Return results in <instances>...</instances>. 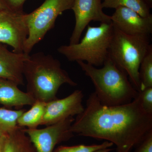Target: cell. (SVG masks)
Segmentation results:
<instances>
[{
    "mask_svg": "<svg viewBox=\"0 0 152 152\" xmlns=\"http://www.w3.org/2000/svg\"><path fill=\"white\" fill-rule=\"evenodd\" d=\"M152 130V115L142 107L139 94L129 103L107 106L94 92L89 96L84 110L71 127L79 136L110 142L116 152H131Z\"/></svg>",
    "mask_w": 152,
    "mask_h": 152,
    "instance_id": "6da1fadb",
    "label": "cell"
},
{
    "mask_svg": "<svg viewBox=\"0 0 152 152\" xmlns=\"http://www.w3.org/2000/svg\"><path fill=\"white\" fill-rule=\"evenodd\" d=\"M23 74L27 82V92L36 101L47 103L56 99L61 86L77 85L62 68L59 60L42 52L29 55L24 64Z\"/></svg>",
    "mask_w": 152,
    "mask_h": 152,
    "instance_id": "7a4b0ae2",
    "label": "cell"
},
{
    "mask_svg": "<svg viewBox=\"0 0 152 152\" xmlns=\"http://www.w3.org/2000/svg\"><path fill=\"white\" fill-rule=\"evenodd\" d=\"M77 63L92 82L94 92L102 104L122 105L129 103L138 96L139 92L131 83L126 72L110 57L100 69L84 62Z\"/></svg>",
    "mask_w": 152,
    "mask_h": 152,
    "instance_id": "3957f363",
    "label": "cell"
},
{
    "mask_svg": "<svg viewBox=\"0 0 152 152\" xmlns=\"http://www.w3.org/2000/svg\"><path fill=\"white\" fill-rule=\"evenodd\" d=\"M149 37L129 35L114 26L113 35L109 49V57L126 72L131 83L139 92L141 90L140 66L152 48Z\"/></svg>",
    "mask_w": 152,
    "mask_h": 152,
    "instance_id": "277c9868",
    "label": "cell"
},
{
    "mask_svg": "<svg viewBox=\"0 0 152 152\" xmlns=\"http://www.w3.org/2000/svg\"><path fill=\"white\" fill-rule=\"evenodd\" d=\"M114 32L112 22L99 26L88 25L84 37L74 45L59 47L58 51L70 61H83L94 66L103 65L109 56Z\"/></svg>",
    "mask_w": 152,
    "mask_h": 152,
    "instance_id": "5b68a950",
    "label": "cell"
},
{
    "mask_svg": "<svg viewBox=\"0 0 152 152\" xmlns=\"http://www.w3.org/2000/svg\"><path fill=\"white\" fill-rule=\"evenodd\" d=\"M75 0H45L32 12L26 14L28 35L23 52L30 54L33 48L54 27L57 18L63 12L72 10Z\"/></svg>",
    "mask_w": 152,
    "mask_h": 152,
    "instance_id": "8992f818",
    "label": "cell"
},
{
    "mask_svg": "<svg viewBox=\"0 0 152 152\" xmlns=\"http://www.w3.org/2000/svg\"><path fill=\"white\" fill-rule=\"evenodd\" d=\"M75 121L70 117L42 129H28L24 131L28 136L37 152H53L58 144L73 137L71 126Z\"/></svg>",
    "mask_w": 152,
    "mask_h": 152,
    "instance_id": "52a82bcc",
    "label": "cell"
},
{
    "mask_svg": "<svg viewBox=\"0 0 152 152\" xmlns=\"http://www.w3.org/2000/svg\"><path fill=\"white\" fill-rule=\"evenodd\" d=\"M26 14L7 10H0V43L13 48V52L23 53L28 35Z\"/></svg>",
    "mask_w": 152,
    "mask_h": 152,
    "instance_id": "ba28073f",
    "label": "cell"
},
{
    "mask_svg": "<svg viewBox=\"0 0 152 152\" xmlns=\"http://www.w3.org/2000/svg\"><path fill=\"white\" fill-rule=\"evenodd\" d=\"M102 0H75L72 10L74 11L75 24L69 45L78 43L82 33L92 21L111 23V16L103 11Z\"/></svg>",
    "mask_w": 152,
    "mask_h": 152,
    "instance_id": "9c48e42d",
    "label": "cell"
},
{
    "mask_svg": "<svg viewBox=\"0 0 152 152\" xmlns=\"http://www.w3.org/2000/svg\"><path fill=\"white\" fill-rule=\"evenodd\" d=\"M83 92L77 90L64 98L46 103L41 125L49 126L81 113L84 110Z\"/></svg>",
    "mask_w": 152,
    "mask_h": 152,
    "instance_id": "30bf717a",
    "label": "cell"
},
{
    "mask_svg": "<svg viewBox=\"0 0 152 152\" xmlns=\"http://www.w3.org/2000/svg\"><path fill=\"white\" fill-rule=\"evenodd\" d=\"M111 16L113 25L129 35L150 36L152 33V15L143 17L130 9L119 7Z\"/></svg>",
    "mask_w": 152,
    "mask_h": 152,
    "instance_id": "8fae6325",
    "label": "cell"
},
{
    "mask_svg": "<svg viewBox=\"0 0 152 152\" xmlns=\"http://www.w3.org/2000/svg\"><path fill=\"white\" fill-rule=\"evenodd\" d=\"M29 54L10 51L0 45V79L24 85V64Z\"/></svg>",
    "mask_w": 152,
    "mask_h": 152,
    "instance_id": "7c38bea8",
    "label": "cell"
},
{
    "mask_svg": "<svg viewBox=\"0 0 152 152\" xmlns=\"http://www.w3.org/2000/svg\"><path fill=\"white\" fill-rule=\"evenodd\" d=\"M18 85L8 80L0 79V104L7 107L32 106L36 101L27 92L21 91Z\"/></svg>",
    "mask_w": 152,
    "mask_h": 152,
    "instance_id": "4fadbf2b",
    "label": "cell"
},
{
    "mask_svg": "<svg viewBox=\"0 0 152 152\" xmlns=\"http://www.w3.org/2000/svg\"><path fill=\"white\" fill-rule=\"evenodd\" d=\"M4 152H37L35 148L24 128L19 127L6 134Z\"/></svg>",
    "mask_w": 152,
    "mask_h": 152,
    "instance_id": "5bb4252c",
    "label": "cell"
},
{
    "mask_svg": "<svg viewBox=\"0 0 152 152\" xmlns=\"http://www.w3.org/2000/svg\"><path fill=\"white\" fill-rule=\"evenodd\" d=\"M46 103L36 101L31 108L25 111L19 117L18 125L19 127L28 129H36L42 124L45 114Z\"/></svg>",
    "mask_w": 152,
    "mask_h": 152,
    "instance_id": "9a60e30c",
    "label": "cell"
},
{
    "mask_svg": "<svg viewBox=\"0 0 152 152\" xmlns=\"http://www.w3.org/2000/svg\"><path fill=\"white\" fill-rule=\"evenodd\" d=\"M103 8L116 9L123 7L135 11L143 17L151 15L150 8L143 0H103L102 3Z\"/></svg>",
    "mask_w": 152,
    "mask_h": 152,
    "instance_id": "2e32d148",
    "label": "cell"
},
{
    "mask_svg": "<svg viewBox=\"0 0 152 152\" xmlns=\"http://www.w3.org/2000/svg\"><path fill=\"white\" fill-rule=\"evenodd\" d=\"M25 111L24 109L14 110L0 108V132L7 134L18 129V119Z\"/></svg>",
    "mask_w": 152,
    "mask_h": 152,
    "instance_id": "e0dca14e",
    "label": "cell"
},
{
    "mask_svg": "<svg viewBox=\"0 0 152 152\" xmlns=\"http://www.w3.org/2000/svg\"><path fill=\"white\" fill-rule=\"evenodd\" d=\"M141 91L152 88V48L144 58L140 66Z\"/></svg>",
    "mask_w": 152,
    "mask_h": 152,
    "instance_id": "ac0fdd59",
    "label": "cell"
},
{
    "mask_svg": "<svg viewBox=\"0 0 152 152\" xmlns=\"http://www.w3.org/2000/svg\"><path fill=\"white\" fill-rule=\"evenodd\" d=\"M113 144L110 142L105 141L101 144L87 145H77L60 146L54 150L53 152H95L99 150L110 148Z\"/></svg>",
    "mask_w": 152,
    "mask_h": 152,
    "instance_id": "d6986e66",
    "label": "cell"
},
{
    "mask_svg": "<svg viewBox=\"0 0 152 152\" xmlns=\"http://www.w3.org/2000/svg\"><path fill=\"white\" fill-rule=\"evenodd\" d=\"M139 96L144 110L152 115V88H147L139 92Z\"/></svg>",
    "mask_w": 152,
    "mask_h": 152,
    "instance_id": "ffe728a7",
    "label": "cell"
},
{
    "mask_svg": "<svg viewBox=\"0 0 152 152\" xmlns=\"http://www.w3.org/2000/svg\"><path fill=\"white\" fill-rule=\"evenodd\" d=\"M133 152H152V130L147 133Z\"/></svg>",
    "mask_w": 152,
    "mask_h": 152,
    "instance_id": "44dd1931",
    "label": "cell"
},
{
    "mask_svg": "<svg viewBox=\"0 0 152 152\" xmlns=\"http://www.w3.org/2000/svg\"><path fill=\"white\" fill-rule=\"evenodd\" d=\"M26 0H5L7 7L5 10L16 12L23 13L22 7Z\"/></svg>",
    "mask_w": 152,
    "mask_h": 152,
    "instance_id": "7402d4cb",
    "label": "cell"
},
{
    "mask_svg": "<svg viewBox=\"0 0 152 152\" xmlns=\"http://www.w3.org/2000/svg\"><path fill=\"white\" fill-rule=\"evenodd\" d=\"M6 134H0V152H4Z\"/></svg>",
    "mask_w": 152,
    "mask_h": 152,
    "instance_id": "603a6c76",
    "label": "cell"
},
{
    "mask_svg": "<svg viewBox=\"0 0 152 152\" xmlns=\"http://www.w3.org/2000/svg\"><path fill=\"white\" fill-rule=\"evenodd\" d=\"M148 6L150 8V9L152 7V0H143Z\"/></svg>",
    "mask_w": 152,
    "mask_h": 152,
    "instance_id": "cb8c5ba5",
    "label": "cell"
},
{
    "mask_svg": "<svg viewBox=\"0 0 152 152\" xmlns=\"http://www.w3.org/2000/svg\"><path fill=\"white\" fill-rule=\"evenodd\" d=\"M113 149L111 148H108L99 150V151H97L95 152H110L113 151Z\"/></svg>",
    "mask_w": 152,
    "mask_h": 152,
    "instance_id": "d4e9b609",
    "label": "cell"
},
{
    "mask_svg": "<svg viewBox=\"0 0 152 152\" xmlns=\"http://www.w3.org/2000/svg\"><path fill=\"white\" fill-rule=\"evenodd\" d=\"M2 9H1V6H0V10H1Z\"/></svg>",
    "mask_w": 152,
    "mask_h": 152,
    "instance_id": "484cf974",
    "label": "cell"
},
{
    "mask_svg": "<svg viewBox=\"0 0 152 152\" xmlns=\"http://www.w3.org/2000/svg\"><path fill=\"white\" fill-rule=\"evenodd\" d=\"M0 134H3L2 133H1V132H0Z\"/></svg>",
    "mask_w": 152,
    "mask_h": 152,
    "instance_id": "4316f807",
    "label": "cell"
}]
</instances>
